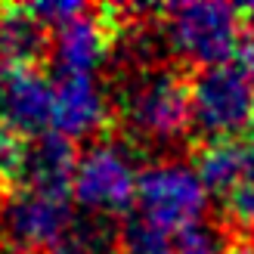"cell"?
<instances>
[{"instance_id": "obj_3", "label": "cell", "mask_w": 254, "mask_h": 254, "mask_svg": "<svg viewBox=\"0 0 254 254\" xmlns=\"http://www.w3.org/2000/svg\"><path fill=\"white\" fill-rule=\"evenodd\" d=\"M161 34L171 53L195 68L217 65L242 53V16L230 3H174L161 9Z\"/></svg>"}, {"instance_id": "obj_2", "label": "cell", "mask_w": 254, "mask_h": 254, "mask_svg": "<svg viewBox=\"0 0 254 254\" xmlns=\"http://www.w3.org/2000/svg\"><path fill=\"white\" fill-rule=\"evenodd\" d=\"M192 130L208 139H236L254 127V47L242 44L236 59L195 68L189 78Z\"/></svg>"}, {"instance_id": "obj_7", "label": "cell", "mask_w": 254, "mask_h": 254, "mask_svg": "<svg viewBox=\"0 0 254 254\" xmlns=\"http://www.w3.org/2000/svg\"><path fill=\"white\" fill-rule=\"evenodd\" d=\"M118 44V25L112 16V6L87 9L74 22L53 31V65L59 74H84L93 78L99 65L112 56Z\"/></svg>"}, {"instance_id": "obj_14", "label": "cell", "mask_w": 254, "mask_h": 254, "mask_svg": "<svg viewBox=\"0 0 254 254\" xmlns=\"http://www.w3.org/2000/svg\"><path fill=\"white\" fill-rule=\"evenodd\" d=\"M239 16H242V31H245V44L254 47V3L242 6L239 9Z\"/></svg>"}, {"instance_id": "obj_9", "label": "cell", "mask_w": 254, "mask_h": 254, "mask_svg": "<svg viewBox=\"0 0 254 254\" xmlns=\"http://www.w3.org/2000/svg\"><path fill=\"white\" fill-rule=\"evenodd\" d=\"M78 149L68 136L44 130L25 139V158L16 189H41V192H71V180L78 171Z\"/></svg>"}, {"instance_id": "obj_12", "label": "cell", "mask_w": 254, "mask_h": 254, "mask_svg": "<svg viewBox=\"0 0 254 254\" xmlns=\"http://www.w3.org/2000/svg\"><path fill=\"white\" fill-rule=\"evenodd\" d=\"M174 254H230V248H226V239L220 242L205 226H192L174 236Z\"/></svg>"}, {"instance_id": "obj_5", "label": "cell", "mask_w": 254, "mask_h": 254, "mask_svg": "<svg viewBox=\"0 0 254 254\" xmlns=\"http://www.w3.org/2000/svg\"><path fill=\"white\" fill-rule=\"evenodd\" d=\"M74 226L65 192L12 189L0 195V245L12 254H50Z\"/></svg>"}, {"instance_id": "obj_8", "label": "cell", "mask_w": 254, "mask_h": 254, "mask_svg": "<svg viewBox=\"0 0 254 254\" xmlns=\"http://www.w3.org/2000/svg\"><path fill=\"white\" fill-rule=\"evenodd\" d=\"M109 106L106 96L99 90L96 78H84V74H59L53 84V121L50 130L62 136H96L109 133Z\"/></svg>"}, {"instance_id": "obj_11", "label": "cell", "mask_w": 254, "mask_h": 254, "mask_svg": "<svg viewBox=\"0 0 254 254\" xmlns=\"http://www.w3.org/2000/svg\"><path fill=\"white\" fill-rule=\"evenodd\" d=\"M242 158H239L236 180L230 192L220 198L223 205V226L230 230L226 245L230 248H254V130L239 136Z\"/></svg>"}, {"instance_id": "obj_10", "label": "cell", "mask_w": 254, "mask_h": 254, "mask_svg": "<svg viewBox=\"0 0 254 254\" xmlns=\"http://www.w3.org/2000/svg\"><path fill=\"white\" fill-rule=\"evenodd\" d=\"M53 53V34L31 6L0 3V59L19 68H37Z\"/></svg>"}, {"instance_id": "obj_1", "label": "cell", "mask_w": 254, "mask_h": 254, "mask_svg": "<svg viewBox=\"0 0 254 254\" xmlns=\"http://www.w3.org/2000/svg\"><path fill=\"white\" fill-rule=\"evenodd\" d=\"M115 115L124 143L139 149H177L192 127L189 74L174 59L133 62L121 78Z\"/></svg>"}, {"instance_id": "obj_13", "label": "cell", "mask_w": 254, "mask_h": 254, "mask_svg": "<svg viewBox=\"0 0 254 254\" xmlns=\"http://www.w3.org/2000/svg\"><path fill=\"white\" fill-rule=\"evenodd\" d=\"M87 9L90 6L78 3V0H44V3H31V12L47 25L50 31H59L62 25L74 22L78 16H84Z\"/></svg>"}, {"instance_id": "obj_6", "label": "cell", "mask_w": 254, "mask_h": 254, "mask_svg": "<svg viewBox=\"0 0 254 254\" xmlns=\"http://www.w3.org/2000/svg\"><path fill=\"white\" fill-rule=\"evenodd\" d=\"M136 152L127 143L99 136L78 158V171L71 180V195L87 214H124L136 201Z\"/></svg>"}, {"instance_id": "obj_4", "label": "cell", "mask_w": 254, "mask_h": 254, "mask_svg": "<svg viewBox=\"0 0 254 254\" xmlns=\"http://www.w3.org/2000/svg\"><path fill=\"white\" fill-rule=\"evenodd\" d=\"M136 220L164 236H177L198 226L208 208V189L195 168L183 161H152L139 171L136 183Z\"/></svg>"}]
</instances>
